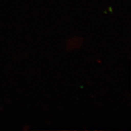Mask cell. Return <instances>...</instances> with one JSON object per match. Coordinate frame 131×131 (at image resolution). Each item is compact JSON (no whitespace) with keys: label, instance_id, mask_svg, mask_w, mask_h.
<instances>
[]
</instances>
